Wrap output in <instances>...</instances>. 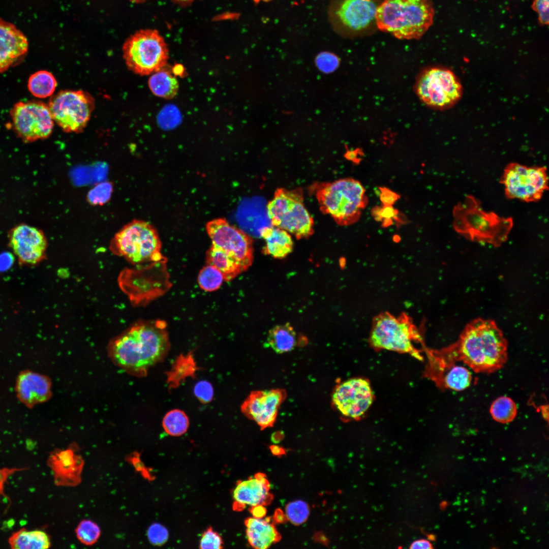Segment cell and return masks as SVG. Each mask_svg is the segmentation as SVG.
Returning <instances> with one entry per match:
<instances>
[{
  "mask_svg": "<svg viewBox=\"0 0 549 549\" xmlns=\"http://www.w3.org/2000/svg\"><path fill=\"white\" fill-rule=\"evenodd\" d=\"M147 535L150 542L155 545L164 544L168 539V532L167 529L160 524L155 523L149 526Z\"/></svg>",
  "mask_w": 549,
  "mask_h": 549,
  "instance_id": "cell-38",
  "label": "cell"
},
{
  "mask_svg": "<svg viewBox=\"0 0 549 549\" xmlns=\"http://www.w3.org/2000/svg\"><path fill=\"white\" fill-rule=\"evenodd\" d=\"M532 8L537 13L540 24L547 25L549 21V0H533Z\"/></svg>",
  "mask_w": 549,
  "mask_h": 549,
  "instance_id": "cell-40",
  "label": "cell"
},
{
  "mask_svg": "<svg viewBox=\"0 0 549 549\" xmlns=\"http://www.w3.org/2000/svg\"><path fill=\"white\" fill-rule=\"evenodd\" d=\"M17 391L20 399L24 403L33 404L43 402L49 398L50 383L45 376L26 372L19 377Z\"/></svg>",
  "mask_w": 549,
  "mask_h": 549,
  "instance_id": "cell-21",
  "label": "cell"
},
{
  "mask_svg": "<svg viewBox=\"0 0 549 549\" xmlns=\"http://www.w3.org/2000/svg\"><path fill=\"white\" fill-rule=\"evenodd\" d=\"M166 327V322L160 320L135 324L111 343V357L119 366L143 374L167 353Z\"/></svg>",
  "mask_w": 549,
  "mask_h": 549,
  "instance_id": "cell-2",
  "label": "cell"
},
{
  "mask_svg": "<svg viewBox=\"0 0 549 549\" xmlns=\"http://www.w3.org/2000/svg\"><path fill=\"white\" fill-rule=\"evenodd\" d=\"M282 389L252 391L241 406L242 412L264 430L274 423L279 409L285 399Z\"/></svg>",
  "mask_w": 549,
  "mask_h": 549,
  "instance_id": "cell-17",
  "label": "cell"
},
{
  "mask_svg": "<svg viewBox=\"0 0 549 549\" xmlns=\"http://www.w3.org/2000/svg\"><path fill=\"white\" fill-rule=\"evenodd\" d=\"M434 13L432 0H382L377 27L399 39H419L432 25Z\"/></svg>",
  "mask_w": 549,
  "mask_h": 549,
  "instance_id": "cell-4",
  "label": "cell"
},
{
  "mask_svg": "<svg viewBox=\"0 0 549 549\" xmlns=\"http://www.w3.org/2000/svg\"><path fill=\"white\" fill-rule=\"evenodd\" d=\"M285 513L287 520L292 524L300 525L308 520L310 514V507L306 502L295 500L286 505Z\"/></svg>",
  "mask_w": 549,
  "mask_h": 549,
  "instance_id": "cell-33",
  "label": "cell"
},
{
  "mask_svg": "<svg viewBox=\"0 0 549 549\" xmlns=\"http://www.w3.org/2000/svg\"><path fill=\"white\" fill-rule=\"evenodd\" d=\"M28 88L36 97L46 98L52 95L57 86L54 76L45 70L37 71L32 74L28 80Z\"/></svg>",
  "mask_w": 549,
  "mask_h": 549,
  "instance_id": "cell-29",
  "label": "cell"
},
{
  "mask_svg": "<svg viewBox=\"0 0 549 549\" xmlns=\"http://www.w3.org/2000/svg\"><path fill=\"white\" fill-rule=\"evenodd\" d=\"M490 413L496 421L502 423L512 421L517 414V407L510 398L502 396L496 399L492 404Z\"/></svg>",
  "mask_w": 549,
  "mask_h": 549,
  "instance_id": "cell-30",
  "label": "cell"
},
{
  "mask_svg": "<svg viewBox=\"0 0 549 549\" xmlns=\"http://www.w3.org/2000/svg\"><path fill=\"white\" fill-rule=\"evenodd\" d=\"M223 545L221 536L211 527L203 532L200 541V548L202 549H219L223 548Z\"/></svg>",
  "mask_w": 549,
  "mask_h": 549,
  "instance_id": "cell-37",
  "label": "cell"
},
{
  "mask_svg": "<svg viewBox=\"0 0 549 549\" xmlns=\"http://www.w3.org/2000/svg\"><path fill=\"white\" fill-rule=\"evenodd\" d=\"M270 451L274 455L281 456L286 453L284 448L277 445H272L270 447Z\"/></svg>",
  "mask_w": 549,
  "mask_h": 549,
  "instance_id": "cell-46",
  "label": "cell"
},
{
  "mask_svg": "<svg viewBox=\"0 0 549 549\" xmlns=\"http://www.w3.org/2000/svg\"><path fill=\"white\" fill-rule=\"evenodd\" d=\"M380 208L381 207L378 206L374 207L372 209L371 214L375 221L381 222V217L380 215Z\"/></svg>",
  "mask_w": 549,
  "mask_h": 549,
  "instance_id": "cell-47",
  "label": "cell"
},
{
  "mask_svg": "<svg viewBox=\"0 0 549 549\" xmlns=\"http://www.w3.org/2000/svg\"><path fill=\"white\" fill-rule=\"evenodd\" d=\"M507 345L494 321L476 319L450 345L439 350L425 349L427 362L423 374L433 379L457 361L463 362L476 373H493L506 363Z\"/></svg>",
  "mask_w": 549,
  "mask_h": 549,
  "instance_id": "cell-1",
  "label": "cell"
},
{
  "mask_svg": "<svg viewBox=\"0 0 549 549\" xmlns=\"http://www.w3.org/2000/svg\"><path fill=\"white\" fill-rule=\"evenodd\" d=\"M148 86L156 96L165 99H171L176 94L178 82L171 73L162 68L154 73L148 80Z\"/></svg>",
  "mask_w": 549,
  "mask_h": 549,
  "instance_id": "cell-28",
  "label": "cell"
},
{
  "mask_svg": "<svg viewBox=\"0 0 549 549\" xmlns=\"http://www.w3.org/2000/svg\"><path fill=\"white\" fill-rule=\"evenodd\" d=\"M94 98L83 90H62L50 98L48 107L51 116L67 133L82 132L95 108Z\"/></svg>",
  "mask_w": 549,
  "mask_h": 549,
  "instance_id": "cell-12",
  "label": "cell"
},
{
  "mask_svg": "<svg viewBox=\"0 0 549 549\" xmlns=\"http://www.w3.org/2000/svg\"><path fill=\"white\" fill-rule=\"evenodd\" d=\"M78 539L83 544L90 545L94 544L99 539L101 530L98 525L90 520H83L80 522L76 529Z\"/></svg>",
  "mask_w": 549,
  "mask_h": 549,
  "instance_id": "cell-34",
  "label": "cell"
},
{
  "mask_svg": "<svg viewBox=\"0 0 549 549\" xmlns=\"http://www.w3.org/2000/svg\"><path fill=\"white\" fill-rule=\"evenodd\" d=\"M27 468H0V496L9 500L5 493V484L9 477L15 472L27 470Z\"/></svg>",
  "mask_w": 549,
  "mask_h": 549,
  "instance_id": "cell-41",
  "label": "cell"
},
{
  "mask_svg": "<svg viewBox=\"0 0 549 549\" xmlns=\"http://www.w3.org/2000/svg\"><path fill=\"white\" fill-rule=\"evenodd\" d=\"M369 342L375 350L408 354L420 361L424 359L421 351L415 346L422 343L421 334L411 318L404 313L396 317L384 312L375 316Z\"/></svg>",
  "mask_w": 549,
  "mask_h": 549,
  "instance_id": "cell-6",
  "label": "cell"
},
{
  "mask_svg": "<svg viewBox=\"0 0 549 549\" xmlns=\"http://www.w3.org/2000/svg\"><path fill=\"white\" fill-rule=\"evenodd\" d=\"M472 380L471 373L467 369L454 364L443 371L433 382L440 388L462 391L471 385Z\"/></svg>",
  "mask_w": 549,
  "mask_h": 549,
  "instance_id": "cell-25",
  "label": "cell"
},
{
  "mask_svg": "<svg viewBox=\"0 0 549 549\" xmlns=\"http://www.w3.org/2000/svg\"><path fill=\"white\" fill-rule=\"evenodd\" d=\"M189 425V418L186 413L178 409L169 411L163 420V427L165 431L168 435L173 436L185 434Z\"/></svg>",
  "mask_w": 549,
  "mask_h": 549,
  "instance_id": "cell-31",
  "label": "cell"
},
{
  "mask_svg": "<svg viewBox=\"0 0 549 549\" xmlns=\"http://www.w3.org/2000/svg\"><path fill=\"white\" fill-rule=\"evenodd\" d=\"M454 230L473 241L500 246L508 238L513 220L484 210L478 200L467 195L452 210Z\"/></svg>",
  "mask_w": 549,
  "mask_h": 549,
  "instance_id": "cell-3",
  "label": "cell"
},
{
  "mask_svg": "<svg viewBox=\"0 0 549 549\" xmlns=\"http://www.w3.org/2000/svg\"><path fill=\"white\" fill-rule=\"evenodd\" d=\"M357 154H358V152L357 151H356V150L350 151L347 152V153L346 154V157L349 160L353 161V162H355L358 163L359 162L360 160H359V158H357Z\"/></svg>",
  "mask_w": 549,
  "mask_h": 549,
  "instance_id": "cell-48",
  "label": "cell"
},
{
  "mask_svg": "<svg viewBox=\"0 0 549 549\" xmlns=\"http://www.w3.org/2000/svg\"><path fill=\"white\" fill-rule=\"evenodd\" d=\"M233 508L241 510L246 505L253 506L269 504L272 495L269 492V483L266 475L258 473L254 477L239 481L233 491Z\"/></svg>",
  "mask_w": 549,
  "mask_h": 549,
  "instance_id": "cell-19",
  "label": "cell"
},
{
  "mask_svg": "<svg viewBox=\"0 0 549 549\" xmlns=\"http://www.w3.org/2000/svg\"><path fill=\"white\" fill-rule=\"evenodd\" d=\"M253 517L256 518H262L266 514L267 510L264 505L258 504L251 506L250 509Z\"/></svg>",
  "mask_w": 549,
  "mask_h": 549,
  "instance_id": "cell-43",
  "label": "cell"
},
{
  "mask_svg": "<svg viewBox=\"0 0 549 549\" xmlns=\"http://www.w3.org/2000/svg\"><path fill=\"white\" fill-rule=\"evenodd\" d=\"M158 233L147 222L134 220L124 225L113 236L110 249L134 264L163 260Z\"/></svg>",
  "mask_w": 549,
  "mask_h": 549,
  "instance_id": "cell-8",
  "label": "cell"
},
{
  "mask_svg": "<svg viewBox=\"0 0 549 549\" xmlns=\"http://www.w3.org/2000/svg\"><path fill=\"white\" fill-rule=\"evenodd\" d=\"M315 539L321 543L326 544L328 542L327 538L325 535L322 533H317L314 536Z\"/></svg>",
  "mask_w": 549,
  "mask_h": 549,
  "instance_id": "cell-49",
  "label": "cell"
},
{
  "mask_svg": "<svg viewBox=\"0 0 549 549\" xmlns=\"http://www.w3.org/2000/svg\"><path fill=\"white\" fill-rule=\"evenodd\" d=\"M310 189L321 212L342 226L356 223L368 203L364 187L358 180L350 177L314 183Z\"/></svg>",
  "mask_w": 549,
  "mask_h": 549,
  "instance_id": "cell-5",
  "label": "cell"
},
{
  "mask_svg": "<svg viewBox=\"0 0 549 549\" xmlns=\"http://www.w3.org/2000/svg\"><path fill=\"white\" fill-rule=\"evenodd\" d=\"M379 198L383 205H393L400 198V195L386 187H379Z\"/></svg>",
  "mask_w": 549,
  "mask_h": 549,
  "instance_id": "cell-42",
  "label": "cell"
},
{
  "mask_svg": "<svg viewBox=\"0 0 549 549\" xmlns=\"http://www.w3.org/2000/svg\"><path fill=\"white\" fill-rule=\"evenodd\" d=\"M266 212L272 226L297 239L308 238L314 232V221L303 204L300 188H278L267 204Z\"/></svg>",
  "mask_w": 549,
  "mask_h": 549,
  "instance_id": "cell-7",
  "label": "cell"
},
{
  "mask_svg": "<svg viewBox=\"0 0 549 549\" xmlns=\"http://www.w3.org/2000/svg\"><path fill=\"white\" fill-rule=\"evenodd\" d=\"M260 235L265 241V254L282 259L293 251L294 244L291 235L282 229L272 225L264 227L260 229Z\"/></svg>",
  "mask_w": 549,
  "mask_h": 549,
  "instance_id": "cell-23",
  "label": "cell"
},
{
  "mask_svg": "<svg viewBox=\"0 0 549 549\" xmlns=\"http://www.w3.org/2000/svg\"><path fill=\"white\" fill-rule=\"evenodd\" d=\"M129 1H130V2H131L132 3L140 4V3H144V2H145V1H146L147 0H129Z\"/></svg>",
  "mask_w": 549,
  "mask_h": 549,
  "instance_id": "cell-51",
  "label": "cell"
},
{
  "mask_svg": "<svg viewBox=\"0 0 549 549\" xmlns=\"http://www.w3.org/2000/svg\"><path fill=\"white\" fill-rule=\"evenodd\" d=\"M317 68L324 73L334 72L340 65V59L335 54L328 51L321 52L315 59Z\"/></svg>",
  "mask_w": 549,
  "mask_h": 549,
  "instance_id": "cell-36",
  "label": "cell"
},
{
  "mask_svg": "<svg viewBox=\"0 0 549 549\" xmlns=\"http://www.w3.org/2000/svg\"><path fill=\"white\" fill-rule=\"evenodd\" d=\"M207 264L211 265L222 273L224 279L229 281L246 270L235 259L223 250L212 245L206 254Z\"/></svg>",
  "mask_w": 549,
  "mask_h": 549,
  "instance_id": "cell-24",
  "label": "cell"
},
{
  "mask_svg": "<svg viewBox=\"0 0 549 549\" xmlns=\"http://www.w3.org/2000/svg\"><path fill=\"white\" fill-rule=\"evenodd\" d=\"M270 348L277 353L282 354L293 350L297 345L296 333L289 323L278 325L270 329L267 338Z\"/></svg>",
  "mask_w": 549,
  "mask_h": 549,
  "instance_id": "cell-27",
  "label": "cell"
},
{
  "mask_svg": "<svg viewBox=\"0 0 549 549\" xmlns=\"http://www.w3.org/2000/svg\"><path fill=\"white\" fill-rule=\"evenodd\" d=\"M415 92L425 105L436 109H445L455 105L463 95L462 85L450 69L430 67L423 70L415 83Z\"/></svg>",
  "mask_w": 549,
  "mask_h": 549,
  "instance_id": "cell-11",
  "label": "cell"
},
{
  "mask_svg": "<svg viewBox=\"0 0 549 549\" xmlns=\"http://www.w3.org/2000/svg\"><path fill=\"white\" fill-rule=\"evenodd\" d=\"M195 366L192 357L190 355L178 358L169 375L170 383L174 384L176 381L179 382L185 376L193 374L195 371Z\"/></svg>",
  "mask_w": 549,
  "mask_h": 549,
  "instance_id": "cell-35",
  "label": "cell"
},
{
  "mask_svg": "<svg viewBox=\"0 0 549 549\" xmlns=\"http://www.w3.org/2000/svg\"><path fill=\"white\" fill-rule=\"evenodd\" d=\"M194 393L198 400L203 403L210 402L214 395V390L211 384L206 381H200L194 387Z\"/></svg>",
  "mask_w": 549,
  "mask_h": 549,
  "instance_id": "cell-39",
  "label": "cell"
},
{
  "mask_svg": "<svg viewBox=\"0 0 549 549\" xmlns=\"http://www.w3.org/2000/svg\"><path fill=\"white\" fill-rule=\"evenodd\" d=\"M272 520L277 524L284 523L287 521L285 512L279 508L276 510Z\"/></svg>",
  "mask_w": 549,
  "mask_h": 549,
  "instance_id": "cell-45",
  "label": "cell"
},
{
  "mask_svg": "<svg viewBox=\"0 0 549 549\" xmlns=\"http://www.w3.org/2000/svg\"><path fill=\"white\" fill-rule=\"evenodd\" d=\"M10 114L15 131L24 142L47 138L52 132L54 121L48 105L42 102H19Z\"/></svg>",
  "mask_w": 549,
  "mask_h": 549,
  "instance_id": "cell-14",
  "label": "cell"
},
{
  "mask_svg": "<svg viewBox=\"0 0 549 549\" xmlns=\"http://www.w3.org/2000/svg\"><path fill=\"white\" fill-rule=\"evenodd\" d=\"M10 243L20 260L33 264L44 257L47 245L41 230L26 224L19 225L12 230Z\"/></svg>",
  "mask_w": 549,
  "mask_h": 549,
  "instance_id": "cell-18",
  "label": "cell"
},
{
  "mask_svg": "<svg viewBox=\"0 0 549 549\" xmlns=\"http://www.w3.org/2000/svg\"><path fill=\"white\" fill-rule=\"evenodd\" d=\"M224 280V277L220 270L209 264H207L201 269L198 277L199 287L208 292L218 290Z\"/></svg>",
  "mask_w": 549,
  "mask_h": 549,
  "instance_id": "cell-32",
  "label": "cell"
},
{
  "mask_svg": "<svg viewBox=\"0 0 549 549\" xmlns=\"http://www.w3.org/2000/svg\"><path fill=\"white\" fill-rule=\"evenodd\" d=\"M174 1L176 2L179 3L186 4V3H190L192 1H193V0H174Z\"/></svg>",
  "mask_w": 549,
  "mask_h": 549,
  "instance_id": "cell-50",
  "label": "cell"
},
{
  "mask_svg": "<svg viewBox=\"0 0 549 549\" xmlns=\"http://www.w3.org/2000/svg\"><path fill=\"white\" fill-rule=\"evenodd\" d=\"M410 548L411 549H430L433 548L432 544L426 539H419L413 541Z\"/></svg>",
  "mask_w": 549,
  "mask_h": 549,
  "instance_id": "cell-44",
  "label": "cell"
},
{
  "mask_svg": "<svg viewBox=\"0 0 549 549\" xmlns=\"http://www.w3.org/2000/svg\"><path fill=\"white\" fill-rule=\"evenodd\" d=\"M500 182L508 198L526 202L539 200L548 188L545 167L527 166L517 163L507 165Z\"/></svg>",
  "mask_w": 549,
  "mask_h": 549,
  "instance_id": "cell-13",
  "label": "cell"
},
{
  "mask_svg": "<svg viewBox=\"0 0 549 549\" xmlns=\"http://www.w3.org/2000/svg\"><path fill=\"white\" fill-rule=\"evenodd\" d=\"M245 524L248 541L254 548L266 549L281 539V535L269 517H249Z\"/></svg>",
  "mask_w": 549,
  "mask_h": 549,
  "instance_id": "cell-22",
  "label": "cell"
},
{
  "mask_svg": "<svg viewBox=\"0 0 549 549\" xmlns=\"http://www.w3.org/2000/svg\"><path fill=\"white\" fill-rule=\"evenodd\" d=\"M382 0H331L327 10L334 32L345 38L370 35L377 27L376 15Z\"/></svg>",
  "mask_w": 549,
  "mask_h": 549,
  "instance_id": "cell-9",
  "label": "cell"
},
{
  "mask_svg": "<svg viewBox=\"0 0 549 549\" xmlns=\"http://www.w3.org/2000/svg\"><path fill=\"white\" fill-rule=\"evenodd\" d=\"M129 69L140 75L154 73L164 68L168 58L167 45L158 30L141 29L130 36L122 47Z\"/></svg>",
  "mask_w": 549,
  "mask_h": 549,
  "instance_id": "cell-10",
  "label": "cell"
},
{
  "mask_svg": "<svg viewBox=\"0 0 549 549\" xmlns=\"http://www.w3.org/2000/svg\"><path fill=\"white\" fill-rule=\"evenodd\" d=\"M374 398L369 381L357 377L348 379L337 385L332 394V402L343 417L358 420L369 410Z\"/></svg>",
  "mask_w": 549,
  "mask_h": 549,
  "instance_id": "cell-16",
  "label": "cell"
},
{
  "mask_svg": "<svg viewBox=\"0 0 549 549\" xmlns=\"http://www.w3.org/2000/svg\"><path fill=\"white\" fill-rule=\"evenodd\" d=\"M28 50L25 36L13 24L0 18V72L24 57Z\"/></svg>",
  "mask_w": 549,
  "mask_h": 549,
  "instance_id": "cell-20",
  "label": "cell"
},
{
  "mask_svg": "<svg viewBox=\"0 0 549 549\" xmlns=\"http://www.w3.org/2000/svg\"><path fill=\"white\" fill-rule=\"evenodd\" d=\"M8 543L13 549H46L51 546L50 540L46 533L42 530H27L21 529L12 534Z\"/></svg>",
  "mask_w": 549,
  "mask_h": 549,
  "instance_id": "cell-26",
  "label": "cell"
},
{
  "mask_svg": "<svg viewBox=\"0 0 549 549\" xmlns=\"http://www.w3.org/2000/svg\"><path fill=\"white\" fill-rule=\"evenodd\" d=\"M212 245L220 248L239 262L247 270L253 259L252 238L224 219H217L206 225Z\"/></svg>",
  "mask_w": 549,
  "mask_h": 549,
  "instance_id": "cell-15",
  "label": "cell"
}]
</instances>
